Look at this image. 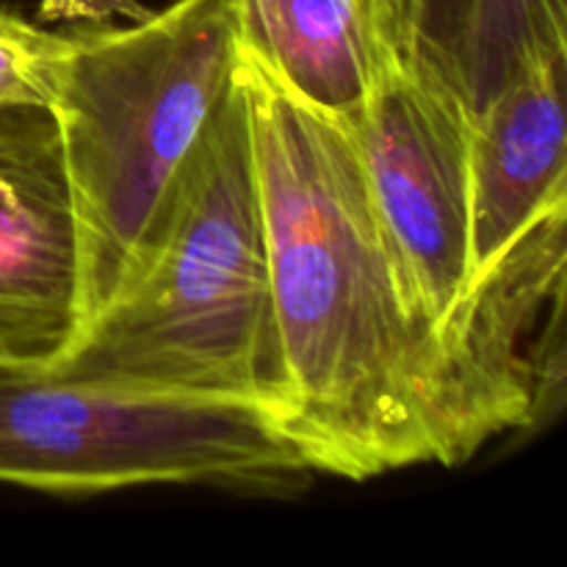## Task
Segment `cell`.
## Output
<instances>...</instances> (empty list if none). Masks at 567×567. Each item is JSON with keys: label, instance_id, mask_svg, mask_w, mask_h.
Instances as JSON below:
<instances>
[{"label": "cell", "instance_id": "cell-1", "mask_svg": "<svg viewBox=\"0 0 567 567\" xmlns=\"http://www.w3.org/2000/svg\"><path fill=\"white\" fill-rule=\"evenodd\" d=\"M236 75L269 244L277 426L310 468L354 482L463 465L446 343L410 308L352 125L305 105L241 53Z\"/></svg>", "mask_w": 567, "mask_h": 567}, {"label": "cell", "instance_id": "cell-2", "mask_svg": "<svg viewBox=\"0 0 567 567\" xmlns=\"http://www.w3.org/2000/svg\"><path fill=\"white\" fill-rule=\"evenodd\" d=\"M44 369L55 380L244 402L277 415L282 365L269 244L238 75L114 297Z\"/></svg>", "mask_w": 567, "mask_h": 567}, {"label": "cell", "instance_id": "cell-3", "mask_svg": "<svg viewBox=\"0 0 567 567\" xmlns=\"http://www.w3.org/2000/svg\"><path fill=\"white\" fill-rule=\"evenodd\" d=\"M236 61L225 0H177L133 25L70 33L50 111L75 208L81 330L131 269Z\"/></svg>", "mask_w": 567, "mask_h": 567}, {"label": "cell", "instance_id": "cell-4", "mask_svg": "<svg viewBox=\"0 0 567 567\" xmlns=\"http://www.w3.org/2000/svg\"><path fill=\"white\" fill-rule=\"evenodd\" d=\"M310 474L264 408L66 382L42 363L0 358V482L50 493L286 491Z\"/></svg>", "mask_w": 567, "mask_h": 567}, {"label": "cell", "instance_id": "cell-5", "mask_svg": "<svg viewBox=\"0 0 567 567\" xmlns=\"http://www.w3.org/2000/svg\"><path fill=\"white\" fill-rule=\"evenodd\" d=\"M349 125L410 308L443 338L471 282V120L393 53Z\"/></svg>", "mask_w": 567, "mask_h": 567}, {"label": "cell", "instance_id": "cell-6", "mask_svg": "<svg viewBox=\"0 0 567 567\" xmlns=\"http://www.w3.org/2000/svg\"><path fill=\"white\" fill-rule=\"evenodd\" d=\"M567 203L532 221L471 280L443 327L460 463L498 435L529 430L565 377Z\"/></svg>", "mask_w": 567, "mask_h": 567}, {"label": "cell", "instance_id": "cell-7", "mask_svg": "<svg viewBox=\"0 0 567 567\" xmlns=\"http://www.w3.org/2000/svg\"><path fill=\"white\" fill-rule=\"evenodd\" d=\"M81 330L70 181L48 105L0 109V358L53 363Z\"/></svg>", "mask_w": 567, "mask_h": 567}, {"label": "cell", "instance_id": "cell-8", "mask_svg": "<svg viewBox=\"0 0 567 567\" xmlns=\"http://www.w3.org/2000/svg\"><path fill=\"white\" fill-rule=\"evenodd\" d=\"M565 78L567 50L540 55L471 122V280L567 203Z\"/></svg>", "mask_w": 567, "mask_h": 567}, {"label": "cell", "instance_id": "cell-9", "mask_svg": "<svg viewBox=\"0 0 567 567\" xmlns=\"http://www.w3.org/2000/svg\"><path fill=\"white\" fill-rule=\"evenodd\" d=\"M567 50V0H396V55L471 122L540 55Z\"/></svg>", "mask_w": 567, "mask_h": 567}, {"label": "cell", "instance_id": "cell-10", "mask_svg": "<svg viewBox=\"0 0 567 567\" xmlns=\"http://www.w3.org/2000/svg\"><path fill=\"white\" fill-rule=\"evenodd\" d=\"M238 53L336 120L363 114L393 55L360 0H225Z\"/></svg>", "mask_w": 567, "mask_h": 567}, {"label": "cell", "instance_id": "cell-11", "mask_svg": "<svg viewBox=\"0 0 567 567\" xmlns=\"http://www.w3.org/2000/svg\"><path fill=\"white\" fill-rule=\"evenodd\" d=\"M70 33L42 31L0 9V109L53 103Z\"/></svg>", "mask_w": 567, "mask_h": 567}, {"label": "cell", "instance_id": "cell-12", "mask_svg": "<svg viewBox=\"0 0 567 567\" xmlns=\"http://www.w3.org/2000/svg\"><path fill=\"white\" fill-rule=\"evenodd\" d=\"M360 6L365 9L369 20L374 22L382 42L391 44V50L396 53V0H360Z\"/></svg>", "mask_w": 567, "mask_h": 567}]
</instances>
